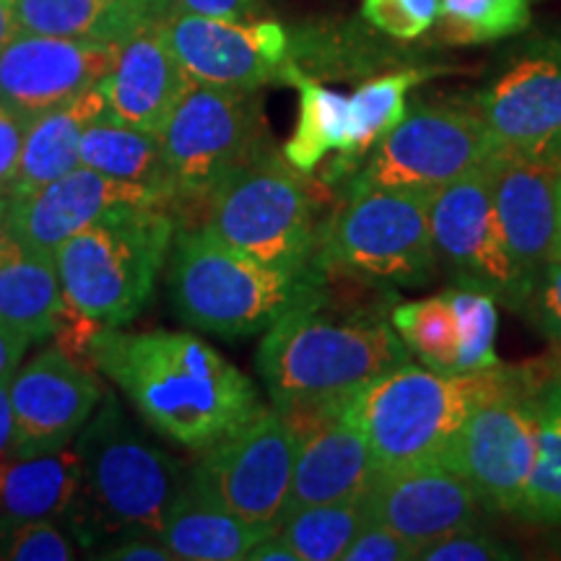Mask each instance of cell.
I'll use <instances>...</instances> for the list:
<instances>
[{"mask_svg": "<svg viewBox=\"0 0 561 561\" xmlns=\"http://www.w3.org/2000/svg\"><path fill=\"white\" fill-rule=\"evenodd\" d=\"M16 455V419L11 405V380H0V462Z\"/></svg>", "mask_w": 561, "mask_h": 561, "instance_id": "f6af8a7d", "label": "cell"}, {"mask_svg": "<svg viewBox=\"0 0 561 561\" xmlns=\"http://www.w3.org/2000/svg\"><path fill=\"white\" fill-rule=\"evenodd\" d=\"M172 240L164 206L125 203L107 210L55 252L66 305L102 325H128L151 301Z\"/></svg>", "mask_w": 561, "mask_h": 561, "instance_id": "8992f818", "label": "cell"}, {"mask_svg": "<svg viewBox=\"0 0 561 561\" xmlns=\"http://www.w3.org/2000/svg\"><path fill=\"white\" fill-rule=\"evenodd\" d=\"M19 32L123 45L149 21L125 0H13Z\"/></svg>", "mask_w": 561, "mask_h": 561, "instance_id": "83f0119b", "label": "cell"}, {"mask_svg": "<svg viewBox=\"0 0 561 561\" xmlns=\"http://www.w3.org/2000/svg\"><path fill=\"white\" fill-rule=\"evenodd\" d=\"M261 9V0H174L172 11L198 13L210 19L229 21H252Z\"/></svg>", "mask_w": 561, "mask_h": 561, "instance_id": "7bdbcfd3", "label": "cell"}, {"mask_svg": "<svg viewBox=\"0 0 561 561\" xmlns=\"http://www.w3.org/2000/svg\"><path fill=\"white\" fill-rule=\"evenodd\" d=\"M193 83L167 45L159 24H149L117 45L115 66L100 89L112 121L161 133Z\"/></svg>", "mask_w": 561, "mask_h": 561, "instance_id": "7402d4cb", "label": "cell"}, {"mask_svg": "<svg viewBox=\"0 0 561 561\" xmlns=\"http://www.w3.org/2000/svg\"><path fill=\"white\" fill-rule=\"evenodd\" d=\"M19 34L16 16H13V0H0V53Z\"/></svg>", "mask_w": 561, "mask_h": 561, "instance_id": "7dc6e473", "label": "cell"}, {"mask_svg": "<svg viewBox=\"0 0 561 561\" xmlns=\"http://www.w3.org/2000/svg\"><path fill=\"white\" fill-rule=\"evenodd\" d=\"M276 409L297 434L289 507L354 500L367 491L377 462L359 426L343 416L341 398L284 403Z\"/></svg>", "mask_w": 561, "mask_h": 561, "instance_id": "e0dca14e", "label": "cell"}, {"mask_svg": "<svg viewBox=\"0 0 561 561\" xmlns=\"http://www.w3.org/2000/svg\"><path fill=\"white\" fill-rule=\"evenodd\" d=\"M248 559L250 561H299L297 551L291 549V543L286 541V538H280L276 530H273L271 536H265L263 541L248 553Z\"/></svg>", "mask_w": 561, "mask_h": 561, "instance_id": "bcb514c9", "label": "cell"}, {"mask_svg": "<svg viewBox=\"0 0 561 561\" xmlns=\"http://www.w3.org/2000/svg\"><path fill=\"white\" fill-rule=\"evenodd\" d=\"M167 284L178 318L221 339L265 333L286 312L325 299V273L273 268L201 227L174 231Z\"/></svg>", "mask_w": 561, "mask_h": 561, "instance_id": "3957f363", "label": "cell"}, {"mask_svg": "<svg viewBox=\"0 0 561 561\" xmlns=\"http://www.w3.org/2000/svg\"><path fill=\"white\" fill-rule=\"evenodd\" d=\"M210 237L284 271H318L312 265L318 229L314 198L305 172L284 153L265 151L210 193L203 206Z\"/></svg>", "mask_w": 561, "mask_h": 561, "instance_id": "ba28073f", "label": "cell"}, {"mask_svg": "<svg viewBox=\"0 0 561 561\" xmlns=\"http://www.w3.org/2000/svg\"><path fill=\"white\" fill-rule=\"evenodd\" d=\"M81 164L157 193L164 206L174 203V185L159 133L133 128L112 117L91 123L81 138Z\"/></svg>", "mask_w": 561, "mask_h": 561, "instance_id": "4316f807", "label": "cell"}, {"mask_svg": "<svg viewBox=\"0 0 561 561\" xmlns=\"http://www.w3.org/2000/svg\"><path fill=\"white\" fill-rule=\"evenodd\" d=\"M110 117L107 100L100 87L81 91L73 100L58 107L39 112L26 125L24 151L11 187L13 195H24L62 178L76 167H81V138L91 123Z\"/></svg>", "mask_w": 561, "mask_h": 561, "instance_id": "cb8c5ba5", "label": "cell"}, {"mask_svg": "<svg viewBox=\"0 0 561 561\" xmlns=\"http://www.w3.org/2000/svg\"><path fill=\"white\" fill-rule=\"evenodd\" d=\"M416 549L396 530L367 515L362 530L343 553V561H413Z\"/></svg>", "mask_w": 561, "mask_h": 561, "instance_id": "f35d334b", "label": "cell"}, {"mask_svg": "<svg viewBox=\"0 0 561 561\" xmlns=\"http://www.w3.org/2000/svg\"><path fill=\"white\" fill-rule=\"evenodd\" d=\"M271 533V528L242 520L240 515L185 483L167 510L157 538L174 559L240 561L248 559V553Z\"/></svg>", "mask_w": 561, "mask_h": 561, "instance_id": "603a6c76", "label": "cell"}, {"mask_svg": "<svg viewBox=\"0 0 561 561\" xmlns=\"http://www.w3.org/2000/svg\"><path fill=\"white\" fill-rule=\"evenodd\" d=\"M96 557L112 559V561H172L174 559L172 551L167 549L157 536H140V533H133V536L125 538V541L107 546V549H102Z\"/></svg>", "mask_w": 561, "mask_h": 561, "instance_id": "b9f144b4", "label": "cell"}, {"mask_svg": "<svg viewBox=\"0 0 561 561\" xmlns=\"http://www.w3.org/2000/svg\"><path fill=\"white\" fill-rule=\"evenodd\" d=\"M66 297L53 255L11 240L0 250V318L32 341L58 333Z\"/></svg>", "mask_w": 561, "mask_h": 561, "instance_id": "484cf974", "label": "cell"}, {"mask_svg": "<svg viewBox=\"0 0 561 561\" xmlns=\"http://www.w3.org/2000/svg\"><path fill=\"white\" fill-rule=\"evenodd\" d=\"M167 45L195 83L257 91L284 81L289 34L276 21H229L170 11L159 21Z\"/></svg>", "mask_w": 561, "mask_h": 561, "instance_id": "5bb4252c", "label": "cell"}, {"mask_svg": "<svg viewBox=\"0 0 561 561\" xmlns=\"http://www.w3.org/2000/svg\"><path fill=\"white\" fill-rule=\"evenodd\" d=\"M138 13H144L149 21H161L174 9V0H125Z\"/></svg>", "mask_w": 561, "mask_h": 561, "instance_id": "c3c4849f", "label": "cell"}, {"mask_svg": "<svg viewBox=\"0 0 561 561\" xmlns=\"http://www.w3.org/2000/svg\"><path fill=\"white\" fill-rule=\"evenodd\" d=\"M390 322L426 369L458 375V320L447 291L398 305L390 312Z\"/></svg>", "mask_w": 561, "mask_h": 561, "instance_id": "d6a6232c", "label": "cell"}, {"mask_svg": "<svg viewBox=\"0 0 561 561\" xmlns=\"http://www.w3.org/2000/svg\"><path fill=\"white\" fill-rule=\"evenodd\" d=\"M473 112L500 149L549 161L561 146V39L525 50L473 96Z\"/></svg>", "mask_w": 561, "mask_h": 561, "instance_id": "9a60e30c", "label": "cell"}, {"mask_svg": "<svg viewBox=\"0 0 561 561\" xmlns=\"http://www.w3.org/2000/svg\"><path fill=\"white\" fill-rule=\"evenodd\" d=\"M100 403V382L83 364L62 348L42 351L11 377L16 455L53 453L70 445Z\"/></svg>", "mask_w": 561, "mask_h": 561, "instance_id": "d6986e66", "label": "cell"}, {"mask_svg": "<svg viewBox=\"0 0 561 561\" xmlns=\"http://www.w3.org/2000/svg\"><path fill=\"white\" fill-rule=\"evenodd\" d=\"M125 203L164 206L157 193L107 174L76 167L37 191L11 198V237L26 250L53 255L76 231L87 229L100 216Z\"/></svg>", "mask_w": 561, "mask_h": 561, "instance_id": "44dd1931", "label": "cell"}, {"mask_svg": "<svg viewBox=\"0 0 561 561\" xmlns=\"http://www.w3.org/2000/svg\"><path fill=\"white\" fill-rule=\"evenodd\" d=\"M294 462L297 434L273 405L201 450L187 483L242 520L276 530L289 507Z\"/></svg>", "mask_w": 561, "mask_h": 561, "instance_id": "8fae6325", "label": "cell"}, {"mask_svg": "<svg viewBox=\"0 0 561 561\" xmlns=\"http://www.w3.org/2000/svg\"><path fill=\"white\" fill-rule=\"evenodd\" d=\"M515 559L507 546L494 541L486 533L466 528L439 538L419 551V561H504Z\"/></svg>", "mask_w": 561, "mask_h": 561, "instance_id": "74e56055", "label": "cell"}, {"mask_svg": "<svg viewBox=\"0 0 561 561\" xmlns=\"http://www.w3.org/2000/svg\"><path fill=\"white\" fill-rule=\"evenodd\" d=\"M455 320H458V371H481L500 367V356L494 351L496 299L481 289L455 286L447 289Z\"/></svg>", "mask_w": 561, "mask_h": 561, "instance_id": "e575fe53", "label": "cell"}, {"mask_svg": "<svg viewBox=\"0 0 561 561\" xmlns=\"http://www.w3.org/2000/svg\"><path fill=\"white\" fill-rule=\"evenodd\" d=\"M362 500L367 515L416 549V559L424 546L473 528L483 507L466 476L445 458L377 471Z\"/></svg>", "mask_w": 561, "mask_h": 561, "instance_id": "2e32d148", "label": "cell"}, {"mask_svg": "<svg viewBox=\"0 0 561 561\" xmlns=\"http://www.w3.org/2000/svg\"><path fill=\"white\" fill-rule=\"evenodd\" d=\"M551 167H553V170H557L559 172V178H561V146H559V149L557 151H553L551 153Z\"/></svg>", "mask_w": 561, "mask_h": 561, "instance_id": "816d5d0a", "label": "cell"}, {"mask_svg": "<svg viewBox=\"0 0 561 561\" xmlns=\"http://www.w3.org/2000/svg\"><path fill=\"white\" fill-rule=\"evenodd\" d=\"M30 343V335L21 333L19 328L9 325V322L0 318V380H11L16 375L19 362L24 359Z\"/></svg>", "mask_w": 561, "mask_h": 561, "instance_id": "ee69618b", "label": "cell"}, {"mask_svg": "<svg viewBox=\"0 0 561 561\" xmlns=\"http://www.w3.org/2000/svg\"><path fill=\"white\" fill-rule=\"evenodd\" d=\"M553 257H561V178H559V240H557V252Z\"/></svg>", "mask_w": 561, "mask_h": 561, "instance_id": "f907efd6", "label": "cell"}, {"mask_svg": "<svg viewBox=\"0 0 561 561\" xmlns=\"http://www.w3.org/2000/svg\"><path fill=\"white\" fill-rule=\"evenodd\" d=\"M320 305L286 312L257 346V371L276 405L341 398L413 362L390 320L371 312L333 318Z\"/></svg>", "mask_w": 561, "mask_h": 561, "instance_id": "277c9868", "label": "cell"}, {"mask_svg": "<svg viewBox=\"0 0 561 561\" xmlns=\"http://www.w3.org/2000/svg\"><path fill=\"white\" fill-rule=\"evenodd\" d=\"M284 83L299 91V117L294 136L284 144V159L299 172L310 174L331 151L343 159L351 146V102L341 91H333L314 81L312 76L289 66Z\"/></svg>", "mask_w": 561, "mask_h": 561, "instance_id": "f1b7e54d", "label": "cell"}, {"mask_svg": "<svg viewBox=\"0 0 561 561\" xmlns=\"http://www.w3.org/2000/svg\"><path fill=\"white\" fill-rule=\"evenodd\" d=\"M81 489L66 515L91 546L102 533L159 536L161 520L185 489L180 462L140 434L121 403L107 396L76 437Z\"/></svg>", "mask_w": 561, "mask_h": 561, "instance_id": "5b68a950", "label": "cell"}, {"mask_svg": "<svg viewBox=\"0 0 561 561\" xmlns=\"http://www.w3.org/2000/svg\"><path fill=\"white\" fill-rule=\"evenodd\" d=\"M486 174L504 244L533 289V278L557 252L559 172L546 159L496 149L486 159Z\"/></svg>", "mask_w": 561, "mask_h": 561, "instance_id": "ffe728a7", "label": "cell"}, {"mask_svg": "<svg viewBox=\"0 0 561 561\" xmlns=\"http://www.w3.org/2000/svg\"><path fill=\"white\" fill-rule=\"evenodd\" d=\"M364 19L396 39H416L437 21L439 0H364Z\"/></svg>", "mask_w": 561, "mask_h": 561, "instance_id": "8d00e7d4", "label": "cell"}, {"mask_svg": "<svg viewBox=\"0 0 561 561\" xmlns=\"http://www.w3.org/2000/svg\"><path fill=\"white\" fill-rule=\"evenodd\" d=\"M11 240V195L0 193V250H3Z\"/></svg>", "mask_w": 561, "mask_h": 561, "instance_id": "681fc988", "label": "cell"}, {"mask_svg": "<svg viewBox=\"0 0 561 561\" xmlns=\"http://www.w3.org/2000/svg\"><path fill=\"white\" fill-rule=\"evenodd\" d=\"M517 517L561 523V382L541 385L536 392V458Z\"/></svg>", "mask_w": 561, "mask_h": 561, "instance_id": "4dcf8cb0", "label": "cell"}, {"mask_svg": "<svg viewBox=\"0 0 561 561\" xmlns=\"http://www.w3.org/2000/svg\"><path fill=\"white\" fill-rule=\"evenodd\" d=\"M426 191L348 193L335 216L318 229L312 265L377 286L430 284L437 273Z\"/></svg>", "mask_w": 561, "mask_h": 561, "instance_id": "52a82bcc", "label": "cell"}, {"mask_svg": "<svg viewBox=\"0 0 561 561\" xmlns=\"http://www.w3.org/2000/svg\"><path fill=\"white\" fill-rule=\"evenodd\" d=\"M367 507L362 496L328 504L289 507L278 520L276 533L291 543L299 561H335L362 530Z\"/></svg>", "mask_w": 561, "mask_h": 561, "instance_id": "1f68e13d", "label": "cell"}, {"mask_svg": "<svg viewBox=\"0 0 561 561\" xmlns=\"http://www.w3.org/2000/svg\"><path fill=\"white\" fill-rule=\"evenodd\" d=\"M523 312H528L551 339L561 341V257H551L533 278L528 305Z\"/></svg>", "mask_w": 561, "mask_h": 561, "instance_id": "ab89813d", "label": "cell"}, {"mask_svg": "<svg viewBox=\"0 0 561 561\" xmlns=\"http://www.w3.org/2000/svg\"><path fill=\"white\" fill-rule=\"evenodd\" d=\"M117 45L19 32L0 53V104L37 117L81 91L100 87Z\"/></svg>", "mask_w": 561, "mask_h": 561, "instance_id": "ac0fdd59", "label": "cell"}, {"mask_svg": "<svg viewBox=\"0 0 561 561\" xmlns=\"http://www.w3.org/2000/svg\"><path fill=\"white\" fill-rule=\"evenodd\" d=\"M496 146L473 107L421 104L377 140L354 174L348 193L362 191H439L476 170Z\"/></svg>", "mask_w": 561, "mask_h": 561, "instance_id": "30bf717a", "label": "cell"}, {"mask_svg": "<svg viewBox=\"0 0 561 561\" xmlns=\"http://www.w3.org/2000/svg\"><path fill=\"white\" fill-rule=\"evenodd\" d=\"M528 375L479 405L447 455L476 489L483 507L517 515L536 458V392Z\"/></svg>", "mask_w": 561, "mask_h": 561, "instance_id": "4fadbf2b", "label": "cell"}, {"mask_svg": "<svg viewBox=\"0 0 561 561\" xmlns=\"http://www.w3.org/2000/svg\"><path fill=\"white\" fill-rule=\"evenodd\" d=\"M434 70H398V73L380 76L362 83L348 96L351 102V146L343 159L335 161V167L328 172V180L351 178L356 167L362 164L364 157L375 149L377 140H382L405 117V96L419 83L432 79Z\"/></svg>", "mask_w": 561, "mask_h": 561, "instance_id": "f546056e", "label": "cell"}, {"mask_svg": "<svg viewBox=\"0 0 561 561\" xmlns=\"http://www.w3.org/2000/svg\"><path fill=\"white\" fill-rule=\"evenodd\" d=\"M437 263L466 289H481L512 310H525L530 286L512 263L491 203L486 161L430 195Z\"/></svg>", "mask_w": 561, "mask_h": 561, "instance_id": "7c38bea8", "label": "cell"}, {"mask_svg": "<svg viewBox=\"0 0 561 561\" xmlns=\"http://www.w3.org/2000/svg\"><path fill=\"white\" fill-rule=\"evenodd\" d=\"M81 489L76 445L39 455H13L0 462V517L58 520Z\"/></svg>", "mask_w": 561, "mask_h": 561, "instance_id": "d4e9b609", "label": "cell"}, {"mask_svg": "<svg viewBox=\"0 0 561 561\" xmlns=\"http://www.w3.org/2000/svg\"><path fill=\"white\" fill-rule=\"evenodd\" d=\"M528 377L525 369L439 371L403 364L341 396V411L367 437L377 471L450 455L471 413Z\"/></svg>", "mask_w": 561, "mask_h": 561, "instance_id": "7a4b0ae2", "label": "cell"}, {"mask_svg": "<svg viewBox=\"0 0 561 561\" xmlns=\"http://www.w3.org/2000/svg\"><path fill=\"white\" fill-rule=\"evenodd\" d=\"M174 203H203L224 180L271 149L261 96L193 83L159 133Z\"/></svg>", "mask_w": 561, "mask_h": 561, "instance_id": "9c48e42d", "label": "cell"}, {"mask_svg": "<svg viewBox=\"0 0 561 561\" xmlns=\"http://www.w3.org/2000/svg\"><path fill=\"white\" fill-rule=\"evenodd\" d=\"M530 0H439L437 30L450 45H483L530 26Z\"/></svg>", "mask_w": 561, "mask_h": 561, "instance_id": "836d02e7", "label": "cell"}, {"mask_svg": "<svg viewBox=\"0 0 561 561\" xmlns=\"http://www.w3.org/2000/svg\"><path fill=\"white\" fill-rule=\"evenodd\" d=\"M0 559L5 561H70L76 546L58 520L0 517Z\"/></svg>", "mask_w": 561, "mask_h": 561, "instance_id": "d590c367", "label": "cell"}, {"mask_svg": "<svg viewBox=\"0 0 561 561\" xmlns=\"http://www.w3.org/2000/svg\"><path fill=\"white\" fill-rule=\"evenodd\" d=\"M87 359L153 430L191 450H206L263 411L250 377L198 335L123 333L100 322L89 335Z\"/></svg>", "mask_w": 561, "mask_h": 561, "instance_id": "6da1fadb", "label": "cell"}, {"mask_svg": "<svg viewBox=\"0 0 561 561\" xmlns=\"http://www.w3.org/2000/svg\"><path fill=\"white\" fill-rule=\"evenodd\" d=\"M26 125H30V117L0 104V193L11 195L13 182H16Z\"/></svg>", "mask_w": 561, "mask_h": 561, "instance_id": "60d3db41", "label": "cell"}]
</instances>
